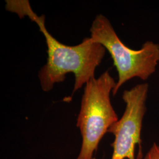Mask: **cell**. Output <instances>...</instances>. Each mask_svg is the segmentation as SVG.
Returning <instances> with one entry per match:
<instances>
[{
    "mask_svg": "<svg viewBox=\"0 0 159 159\" xmlns=\"http://www.w3.org/2000/svg\"><path fill=\"white\" fill-rule=\"evenodd\" d=\"M93 41L109 52L119 75L112 91L115 96L120 88L134 77L146 80L156 71L159 61V45L146 41L139 50L129 48L120 40L111 24L102 14L97 16L90 29Z\"/></svg>",
    "mask_w": 159,
    "mask_h": 159,
    "instance_id": "3957f363",
    "label": "cell"
},
{
    "mask_svg": "<svg viewBox=\"0 0 159 159\" xmlns=\"http://www.w3.org/2000/svg\"><path fill=\"white\" fill-rule=\"evenodd\" d=\"M116 85L108 71L85 84L77 120L82 143L76 159H92L99 143L110 127L118 120L110 100Z\"/></svg>",
    "mask_w": 159,
    "mask_h": 159,
    "instance_id": "7a4b0ae2",
    "label": "cell"
},
{
    "mask_svg": "<svg viewBox=\"0 0 159 159\" xmlns=\"http://www.w3.org/2000/svg\"><path fill=\"white\" fill-rule=\"evenodd\" d=\"M148 90V84L144 83L124 91L125 112L121 118L108 130L114 136L111 159H135L136 146H141L143 120L146 111Z\"/></svg>",
    "mask_w": 159,
    "mask_h": 159,
    "instance_id": "277c9868",
    "label": "cell"
},
{
    "mask_svg": "<svg viewBox=\"0 0 159 159\" xmlns=\"http://www.w3.org/2000/svg\"><path fill=\"white\" fill-rule=\"evenodd\" d=\"M6 7L7 11L17 14L21 18L29 17L38 25L46 39L47 61L39 74L43 91L51 90L56 83L64 81L66 74L70 73L75 75L73 94L95 77L96 69L102 63L106 51L102 45L93 41L90 37L85 38L77 46L61 43L46 29L45 16H38L28 0H7Z\"/></svg>",
    "mask_w": 159,
    "mask_h": 159,
    "instance_id": "6da1fadb",
    "label": "cell"
},
{
    "mask_svg": "<svg viewBox=\"0 0 159 159\" xmlns=\"http://www.w3.org/2000/svg\"><path fill=\"white\" fill-rule=\"evenodd\" d=\"M143 159H159V145L154 143Z\"/></svg>",
    "mask_w": 159,
    "mask_h": 159,
    "instance_id": "5b68a950",
    "label": "cell"
}]
</instances>
